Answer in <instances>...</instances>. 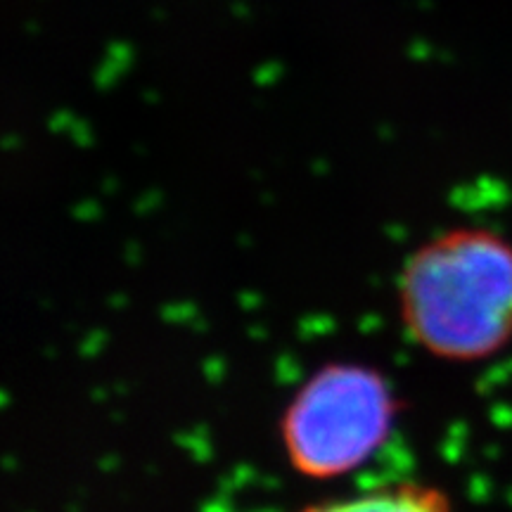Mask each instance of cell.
Wrapping results in <instances>:
<instances>
[{
	"mask_svg": "<svg viewBox=\"0 0 512 512\" xmlns=\"http://www.w3.org/2000/svg\"><path fill=\"white\" fill-rule=\"evenodd\" d=\"M403 328L444 361H482L512 342V242L451 228L408 254L399 275Z\"/></svg>",
	"mask_w": 512,
	"mask_h": 512,
	"instance_id": "cell-1",
	"label": "cell"
},
{
	"mask_svg": "<svg viewBox=\"0 0 512 512\" xmlns=\"http://www.w3.org/2000/svg\"><path fill=\"white\" fill-rule=\"evenodd\" d=\"M394 418V394L377 370L330 363L311 375L285 408L287 460L304 477H342L382 446Z\"/></svg>",
	"mask_w": 512,
	"mask_h": 512,
	"instance_id": "cell-2",
	"label": "cell"
},
{
	"mask_svg": "<svg viewBox=\"0 0 512 512\" xmlns=\"http://www.w3.org/2000/svg\"><path fill=\"white\" fill-rule=\"evenodd\" d=\"M302 512H451L439 489L422 484H396L344 501L311 505Z\"/></svg>",
	"mask_w": 512,
	"mask_h": 512,
	"instance_id": "cell-3",
	"label": "cell"
}]
</instances>
